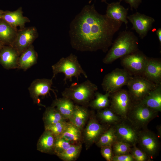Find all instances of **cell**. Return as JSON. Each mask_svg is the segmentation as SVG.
<instances>
[{
  "mask_svg": "<svg viewBox=\"0 0 161 161\" xmlns=\"http://www.w3.org/2000/svg\"><path fill=\"white\" fill-rule=\"evenodd\" d=\"M122 23L98 13L94 4L86 5L70 23L71 45L81 52L101 50L106 52Z\"/></svg>",
  "mask_w": 161,
  "mask_h": 161,
  "instance_id": "1",
  "label": "cell"
},
{
  "mask_svg": "<svg viewBox=\"0 0 161 161\" xmlns=\"http://www.w3.org/2000/svg\"><path fill=\"white\" fill-rule=\"evenodd\" d=\"M138 42V38L132 32L126 30L120 32L103 58V62L106 64L111 63L139 50Z\"/></svg>",
  "mask_w": 161,
  "mask_h": 161,
  "instance_id": "2",
  "label": "cell"
},
{
  "mask_svg": "<svg viewBox=\"0 0 161 161\" xmlns=\"http://www.w3.org/2000/svg\"><path fill=\"white\" fill-rule=\"evenodd\" d=\"M97 89V86L88 80L80 83L73 84L66 88L61 94L74 103L85 106L89 105Z\"/></svg>",
  "mask_w": 161,
  "mask_h": 161,
  "instance_id": "3",
  "label": "cell"
},
{
  "mask_svg": "<svg viewBox=\"0 0 161 161\" xmlns=\"http://www.w3.org/2000/svg\"><path fill=\"white\" fill-rule=\"evenodd\" d=\"M52 68L53 74L52 79L58 73H63L65 75L64 81L65 83L68 80L72 81L73 77L76 78L78 80L81 75L86 78L88 77L79 62L77 56L72 53L66 57L61 58L52 66Z\"/></svg>",
  "mask_w": 161,
  "mask_h": 161,
  "instance_id": "4",
  "label": "cell"
},
{
  "mask_svg": "<svg viewBox=\"0 0 161 161\" xmlns=\"http://www.w3.org/2000/svg\"><path fill=\"white\" fill-rule=\"evenodd\" d=\"M158 112L148 107L140 101H133L128 114L127 120L138 129H144L157 116Z\"/></svg>",
  "mask_w": 161,
  "mask_h": 161,
  "instance_id": "5",
  "label": "cell"
},
{
  "mask_svg": "<svg viewBox=\"0 0 161 161\" xmlns=\"http://www.w3.org/2000/svg\"><path fill=\"white\" fill-rule=\"evenodd\" d=\"M133 75L125 69L116 68L106 75L101 85L104 91L112 93L127 85Z\"/></svg>",
  "mask_w": 161,
  "mask_h": 161,
  "instance_id": "6",
  "label": "cell"
},
{
  "mask_svg": "<svg viewBox=\"0 0 161 161\" xmlns=\"http://www.w3.org/2000/svg\"><path fill=\"white\" fill-rule=\"evenodd\" d=\"M158 85L142 75H134L131 77L126 86L133 100L140 101Z\"/></svg>",
  "mask_w": 161,
  "mask_h": 161,
  "instance_id": "7",
  "label": "cell"
},
{
  "mask_svg": "<svg viewBox=\"0 0 161 161\" xmlns=\"http://www.w3.org/2000/svg\"><path fill=\"white\" fill-rule=\"evenodd\" d=\"M110 108L123 120H127L133 101L128 90L122 89L110 95Z\"/></svg>",
  "mask_w": 161,
  "mask_h": 161,
  "instance_id": "8",
  "label": "cell"
},
{
  "mask_svg": "<svg viewBox=\"0 0 161 161\" xmlns=\"http://www.w3.org/2000/svg\"><path fill=\"white\" fill-rule=\"evenodd\" d=\"M137 143L151 160L157 154L160 149V143L157 136L146 128L139 131Z\"/></svg>",
  "mask_w": 161,
  "mask_h": 161,
  "instance_id": "9",
  "label": "cell"
},
{
  "mask_svg": "<svg viewBox=\"0 0 161 161\" xmlns=\"http://www.w3.org/2000/svg\"><path fill=\"white\" fill-rule=\"evenodd\" d=\"M148 58L138 50L120 58L124 68L134 76L142 75Z\"/></svg>",
  "mask_w": 161,
  "mask_h": 161,
  "instance_id": "10",
  "label": "cell"
},
{
  "mask_svg": "<svg viewBox=\"0 0 161 161\" xmlns=\"http://www.w3.org/2000/svg\"><path fill=\"white\" fill-rule=\"evenodd\" d=\"M38 36L37 29L35 27H24L18 30L16 36L11 46L19 55L31 45Z\"/></svg>",
  "mask_w": 161,
  "mask_h": 161,
  "instance_id": "11",
  "label": "cell"
},
{
  "mask_svg": "<svg viewBox=\"0 0 161 161\" xmlns=\"http://www.w3.org/2000/svg\"><path fill=\"white\" fill-rule=\"evenodd\" d=\"M131 124L126 123L122 119L114 126L117 140L126 143L132 147L137 144L139 131Z\"/></svg>",
  "mask_w": 161,
  "mask_h": 161,
  "instance_id": "12",
  "label": "cell"
},
{
  "mask_svg": "<svg viewBox=\"0 0 161 161\" xmlns=\"http://www.w3.org/2000/svg\"><path fill=\"white\" fill-rule=\"evenodd\" d=\"M127 18L132 24V29L135 30L142 39L147 35L155 21L152 17L138 12L127 16Z\"/></svg>",
  "mask_w": 161,
  "mask_h": 161,
  "instance_id": "13",
  "label": "cell"
},
{
  "mask_svg": "<svg viewBox=\"0 0 161 161\" xmlns=\"http://www.w3.org/2000/svg\"><path fill=\"white\" fill-rule=\"evenodd\" d=\"M52 79H37L33 80L28 89L30 96L34 104L39 106L45 107L41 104L40 97H44L49 93L50 91H53L51 89Z\"/></svg>",
  "mask_w": 161,
  "mask_h": 161,
  "instance_id": "14",
  "label": "cell"
},
{
  "mask_svg": "<svg viewBox=\"0 0 161 161\" xmlns=\"http://www.w3.org/2000/svg\"><path fill=\"white\" fill-rule=\"evenodd\" d=\"M106 130L105 127L99 122L95 116H91L84 130L82 136V139L86 148L88 149L95 143Z\"/></svg>",
  "mask_w": 161,
  "mask_h": 161,
  "instance_id": "15",
  "label": "cell"
},
{
  "mask_svg": "<svg viewBox=\"0 0 161 161\" xmlns=\"http://www.w3.org/2000/svg\"><path fill=\"white\" fill-rule=\"evenodd\" d=\"M142 76L156 84H161L160 60L148 58Z\"/></svg>",
  "mask_w": 161,
  "mask_h": 161,
  "instance_id": "16",
  "label": "cell"
},
{
  "mask_svg": "<svg viewBox=\"0 0 161 161\" xmlns=\"http://www.w3.org/2000/svg\"><path fill=\"white\" fill-rule=\"evenodd\" d=\"M19 54L11 45H4L0 52V64L7 69L17 68Z\"/></svg>",
  "mask_w": 161,
  "mask_h": 161,
  "instance_id": "17",
  "label": "cell"
},
{
  "mask_svg": "<svg viewBox=\"0 0 161 161\" xmlns=\"http://www.w3.org/2000/svg\"><path fill=\"white\" fill-rule=\"evenodd\" d=\"M121 1L108 4L106 15L110 18L124 23L127 28V17L129 9L125 8L120 4Z\"/></svg>",
  "mask_w": 161,
  "mask_h": 161,
  "instance_id": "18",
  "label": "cell"
},
{
  "mask_svg": "<svg viewBox=\"0 0 161 161\" xmlns=\"http://www.w3.org/2000/svg\"><path fill=\"white\" fill-rule=\"evenodd\" d=\"M2 18L12 26L16 28L19 27L20 29L24 27L25 24L30 22L28 17L23 16L21 7L13 11H4Z\"/></svg>",
  "mask_w": 161,
  "mask_h": 161,
  "instance_id": "19",
  "label": "cell"
},
{
  "mask_svg": "<svg viewBox=\"0 0 161 161\" xmlns=\"http://www.w3.org/2000/svg\"><path fill=\"white\" fill-rule=\"evenodd\" d=\"M38 55L32 44L19 55L17 69L26 71L37 63Z\"/></svg>",
  "mask_w": 161,
  "mask_h": 161,
  "instance_id": "20",
  "label": "cell"
},
{
  "mask_svg": "<svg viewBox=\"0 0 161 161\" xmlns=\"http://www.w3.org/2000/svg\"><path fill=\"white\" fill-rule=\"evenodd\" d=\"M56 137L51 131L45 129L37 143V149L43 153L54 154Z\"/></svg>",
  "mask_w": 161,
  "mask_h": 161,
  "instance_id": "21",
  "label": "cell"
},
{
  "mask_svg": "<svg viewBox=\"0 0 161 161\" xmlns=\"http://www.w3.org/2000/svg\"><path fill=\"white\" fill-rule=\"evenodd\" d=\"M148 107L158 112L161 111V85H158L140 101Z\"/></svg>",
  "mask_w": 161,
  "mask_h": 161,
  "instance_id": "22",
  "label": "cell"
},
{
  "mask_svg": "<svg viewBox=\"0 0 161 161\" xmlns=\"http://www.w3.org/2000/svg\"><path fill=\"white\" fill-rule=\"evenodd\" d=\"M75 105L70 99L63 97L56 98L52 102L51 106L55 107L65 120H69L73 111Z\"/></svg>",
  "mask_w": 161,
  "mask_h": 161,
  "instance_id": "23",
  "label": "cell"
},
{
  "mask_svg": "<svg viewBox=\"0 0 161 161\" xmlns=\"http://www.w3.org/2000/svg\"><path fill=\"white\" fill-rule=\"evenodd\" d=\"M18 30L2 18L0 19V41L4 45H11L15 38Z\"/></svg>",
  "mask_w": 161,
  "mask_h": 161,
  "instance_id": "24",
  "label": "cell"
},
{
  "mask_svg": "<svg viewBox=\"0 0 161 161\" xmlns=\"http://www.w3.org/2000/svg\"><path fill=\"white\" fill-rule=\"evenodd\" d=\"M60 137L72 144H80L82 139V130L70 122H67Z\"/></svg>",
  "mask_w": 161,
  "mask_h": 161,
  "instance_id": "25",
  "label": "cell"
},
{
  "mask_svg": "<svg viewBox=\"0 0 161 161\" xmlns=\"http://www.w3.org/2000/svg\"><path fill=\"white\" fill-rule=\"evenodd\" d=\"M89 117V112L85 106L75 105L69 122L81 130Z\"/></svg>",
  "mask_w": 161,
  "mask_h": 161,
  "instance_id": "26",
  "label": "cell"
},
{
  "mask_svg": "<svg viewBox=\"0 0 161 161\" xmlns=\"http://www.w3.org/2000/svg\"><path fill=\"white\" fill-rule=\"evenodd\" d=\"M97 117L102 123L109 125H115L122 120L109 106L98 110Z\"/></svg>",
  "mask_w": 161,
  "mask_h": 161,
  "instance_id": "27",
  "label": "cell"
},
{
  "mask_svg": "<svg viewBox=\"0 0 161 161\" xmlns=\"http://www.w3.org/2000/svg\"><path fill=\"white\" fill-rule=\"evenodd\" d=\"M42 119L44 127L65 120L56 108L52 106L46 108Z\"/></svg>",
  "mask_w": 161,
  "mask_h": 161,
  "instance_id": "28",
  "label": "cell"
},
{
  "mask_svg": "<svg viewBox=\"0 0 161 161\" xmlns=\"http://www.w3.org/2000/svg\"><path fill=\"white\" fill-rule=\"evenodd\" d=\"M110 94L106 92L104 94L96 91L95 94V98L92 100L89 105L92 108L100 110L110 106V100L109 99Z\"/></svg>",
  "mask_w": 161,
  "mask_h": 161,
  "instance_id": "29",
  "label": "cell"
},
{
  "mask_svg": "<svg viewBox=\"0 0 161 161\" xmlns=\"http://www.w3.org/2000/svg\"><path fill=\"white\" fill-rule=\"evenodd\" d=\"M116 141L117 138L113 125L103 133L95 143L98 147L100 148L106 146H112Z\"/></svg>",
  "mask_w": 161,
  "mask_h": 161,
  "instance_id": "30",
  "label": "cell"
},
{
  "mask_svg": "<svg viewBox=\"0 0 161 161\" xmlns=\"http://www.w3.org/2000/svg\"><path fill=\"white\" fill-rule=\"evenodd\" d=\"M81 149V143L73 144L64 151L56 155L64 161H74L75 160L79 155Z\"/></svg>",
  "mask_w": 161,
  "mask_h": 161,
  "instance_id": "31",
  "label": "cell"
},
{
  "mask_svg": "<svg viewBox=\"0 0 161 161\" xmlns=\"http://www.w3.org/2000/svg\"><path fill=\"white\" fill-rule=\"evenodd\" d=\"M112 147L113 155H117L130 153L131 146L126 143L117 140Z\"/></svg>",
  "mask_w": 161,
  "mask_h": 161,
  "instance_id": "32",
  "label": "cell"
},
{
  "mask_svg": "<svg viewBox=\"0 0 161 161\" xmlns=\"http://www.w3.org/2000/svg\"><path fill=\"white\" fill-rule=\"evenodd\" d=\"M72 144L60 137H56L54 148V154L56 155L64 151Z\"/></svg>",
  "mask_w": 161,
  "mask_h": 161,
  "instance_id": "33",
  "label": "cell"
},
{
  "mask_svg": "<svg viewBox=\"0 0 161 161\" xmlns=\"http://www.w3.org/2000/svg\"><path fill=\"white\" fill-rule=\"evenodd\" d=\"M130 153L132 155L134 161L151 160L147 154L136 145L131 147Z\"/></svg>",
  "mask_w": 161,
  "mask_h": 161,
  "instance_id": "34",
  "label": "cell"
},
{
  "mask_svg": "<svg viewBox=\"0 0 161 161\" xmlns=\"http://www.w3.org/2000/svg\"><path fill=\"white\" fill-rule=\"evenodd\" d=\"M67 122L65 120L58 122L54 124L45 127V129L52 132L56 137H60L63 133Z\"/></svg>",
  "mask_w": 161,
  "mask_h": 161,
  "instance_id": "35",
  "label": "cell"
},
{
  "mask_svg": "<svg viewBox=\"0 0 161 161\" xmlns=\"http://www.w3.org/2000/svg\"><path fill=\"white\" fill-rule=\"evenodd\" d=\"M102 156L107 161H112L113 156L112 146H106L100 147Z\"/></svg>",
  "mask_w": 161,
  "mask_h": 161,
  "instance_id": "36",
  "label": "cell"
},
{
  "mask_svg": "<svg viewBox=\"0 0 161 161\" xmlns=\"http://www.w3.org/2000/svg\"><path fill=\"white\" fill-rule=\"evenodd\" d=\"M112 161H134L130 153L113 155Z\"/></svg>",
  "mask_w": 161,
  "mask_h": 161,
  "instance_id": "37",
  "label": "cell"
},
{
  "mask_svg": "<svg viewBox=\"0 0 161 161\" xmlns=\"http://www.w3.org/2000/svg\"><path fill=\"white\" fill-rule=\"evenodd\" d=\"M124 0L126 3L129 4L132 10L134 9L137 10L140 4L142 2V0Z\"/></svg>",
  "mask_w": 161,
  "mask_h": 161,
  "instance_id": "38",
  "label": "cell"
},
{
  "mask_svg": "<svg viewBox=\"0 0 161 161\" xmlns=\"http://www.w3.org/2000/svg\"><path fill=\"white\" fill-rule=\"evenodd\" d=\"M156 34L158 36L160 44H161V29L158 28L156 31Z\"/></svg>",
  "mask_w": 161,
  "mask_h": 161,
  "instance_id": "39",
  "label": "cell"
},
{
  "mask_svg": "<svg viewBox=\"0 0 161 161\" xmlns=\"http://www.w3.org/2000/svg\"><path fill=\"white\" fill-rule=\"evenodd\" d=\"M4 12V11L0 10V19L2 18V15Z\"/></svg>",
  "mask_w": 161,
  "mask_h": 161,
  "instance_id": "40",
  "label": "cell"
},
{
  "mask_svg": "<svg viewBox=\"0 0 161 161\" xmlns=\"http://www.w3.org/2000/svg\"><path fill=\"white\" fill-rule=\"evenodd\" d=\"M4 45L0 41V52L1 48Z\"/></svg>",
  "mask_w": 161,
  "mask_h": 161,
  "instance_id": "41",
  "label": "cell"
},
{
  "mask_svg": "<svg viewBox=\"0 0 161 161\" xmlns=\"http://www.w3.org/2000/svg\"><path fill=\"white\" fill-rule=\"evenodd\" d=\"M92 0H90L89 2V3H90ZM106 0H101V1L102 2H105V3H106Z\"/></svg>",
  "mask_w": 161,
  "mask_h": 161,
  "instance_id": "42",
  "label": "cell"
}]
</instances>
